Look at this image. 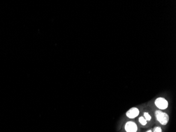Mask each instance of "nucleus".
I'll return each instance as SVG.
<instances>
[{
    "instance_id": "nucleus-1",
    "label": "nucleus",
    "mask_w": 176,
    "mask_h": 132,
    "mask_svg": "<svg viewBox=\"0 0 176 132\" xmlns=\"http://www.w3.org/2000/svg\"><path fill=\"white\" fill-rule=\"evenodd\" d=\"M155 114L157 121L160 123L162 125H166L167 124L169 121V116L167 113L161 111L160 110H156Z\"/></svg>"
},
{
    "instance_id": "nucleus-2",
    "label": "nucleus",
    "mask_w": 176,
    "mask_h": 132,
    "mask_svg": "<svg viewBox=\"0 0 176 132\" xmlns=\"http://www.w3.org/2000/svg\"><path fill=\"white\" fill-rule=\"evenodd\" d=\"M156 106L160 109H165L168 106V102L165 98L159 97L155 100Z\"/></svg>"
},
{
    "instance_id": "nucleus-3",
    "label": "nucleus",
    "mask_w": 176,
    "mask_h": 132,
    "mask_svg": "<svg viewBox=\"0 0 176 132\" xmlns=\"http://www.w3.org/2000/svg\"><path fill=\"white\" fill-rule=\"evenodd\" d=\"M125 128L127 132H137L138 130L137 125L135 122L132 121L127 122L125 126Z\"/></svg>"
},
{
    "instance_id": "nucleus-4",
    "label": "nucleus",
    "mask_w": 176,
    "mask_h": 132,
    "mask_svg": "<svg viewBox=\"0 0 176 132\" xmlns=\"http://www.w3.org/2000/svg\"><path fill=\"white\" fill-rule=\"evenodd\" d=\"M139 110L136 108V107H133L131 108H130L129 110H128V111L126 113V115L127 116L133 119L135 118L136 117H137L139 114Z\"/></svg>"
},
{
    "instance_id": "nucleus-5",
    "label": "nucleus",
    "mask_w": 176,
    "mask_h": 132,
    "mask_svg": "<svg viewBox=\"0 0 176 132\" xmlns=\"http://www.w3.org/2000/svg\"><path fill=\"white\" fill-rule=\"evenodd\" d=\"M139 122H140L141 124L143 125H145L147 123V121L145 119V118L143 116H141L139 118Z\"/></svg>"
},
{
    "instance_id": "nucleus-6",
    "label": "nucleus",
    "mask_w": 176,
    "mask_h": 132,
    "mask_svg": "<svg viewBox=\"0 0 176 132\" xmlns=\"http://www.w3.org/2000/svg\"><path fill=\"white\" fill-rule=\"evenodd\" d=\"M144 118L147 121H150L151 119V117L150 115H149V114L147 113V112H145L144 113Z\"/></svg>"
},
{
    "instance_id": "nucleus-7",
    "label": "nucleus",
    "mask_w": 176,
    "mask_h": 132,
    "mask_svg": "<svg viewBox=\"0 0 176 132\" xmlns=\"http://www.w3.org/2000/svg\"><path fill=\"white\" fill-rule=\"evenodd\" d=\"M153 132H162V130L161 128L160 127H155L153 128Z\"/></svg>"
},
{
    "instance_id": "nucleus-8",
    "label": "nucleus",
    "mask_w": 176,
    "mask_h": 132,
    "mask_svg": "<svg viewBox=\"0 0 176 132\" xmlns=\"http://www.w3.org/2000/svg\"><path fill=\"white\" fill-rule=\"evenodd\" d=\"M152 132V131H151V130H149V131H147V132Z\"/></svg>"
}]
</instances>
